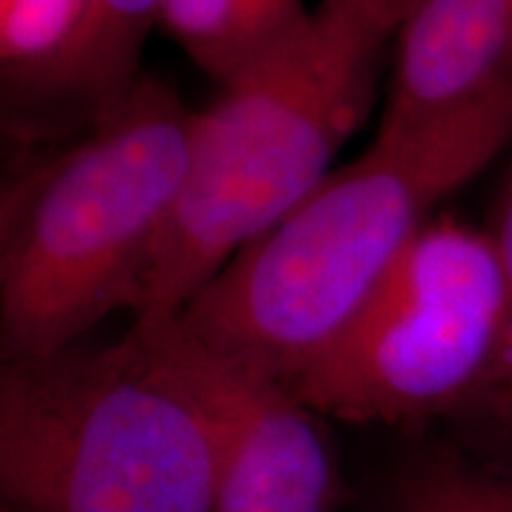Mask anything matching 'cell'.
Wrapping results in <instances>:
<instances>
[{
	"mask_svg": "<svg viewBox=\"0 0 512 512\" xmlns=\"http://www.w3.org/2000/svg\"><path fill=\"white\" fill-rule=\"evenodd\" d=\"M91 0H0L3 107L29 136L50 121L74 126V91Z\"/></svg>",
	"mask_w": 512,
	"mask_h": 512,
	"instance_id": "8",
	"label": "cell"
},
{
	"mask_svg": "<svg viewBox=\"0 0 512 512\" xmlns=\"http://www.w3.org/2000/svg\"><path fill=\"white\" fill-rule=\"evenodd\" d=\"M512 143V76L354 162L242 249L174 323L235 366L292 387L354 323L439 204Z\"/></svg>",
	"mask_w": 512,
	"mask_h": 512,
	"instance_id": "1",
	"label": "cell"
},
{
	"mask_svg": "<svg viewBox=\"0 0 512 512\" xmlns=\"http://www.w3.org/2000/svg\"><path fill=\"white\" fill-rule=\"evenodd\" d=\"M0 489L15 512H214L209 420L147 332L3 361Z\"/></svg>",
	"mask_w": 512,
	"mask_h": 512,
	"instance_id": "4",
	"label": "cell"
},
{
	"mask_svg": "<svg viewBox=\"0 0 512 512\" xmlns=\"http://www.w3.org/2000/svg\"><path fill=\"white\" fill-rule=\"evenodd\" d=\"M377 512H512V472L434 453L403 467Z\"/></svg>",
	"mask_w": 512,
	"mask_h": 512,
	"instance_id": "11",
	"label": "cell"
},
{
	"mask_svg": "<svg viewBox=\"0 0 512 512\" xmlns=\"http://www.w3.org/2000/svg\"><path fill=\"white\" fill-rule=\"evenodd\" d=\"M8 512H15V510H8Z\"/></svg>",
	"mask_w": 512,
	"mask_h": 512,
	"instance_id": "14",
	"label": "cell"
},
{
	"mask_svg": "<svg viewBox=\"0 0 512 512\" xmlns=\"http://www.w3.org/2000/svg\"><path fill=\"white\" fill-rule=\"evenodd\" d=\"M164 0H91L74 91L76 131L110 110L145 72L140 55Z\"/></svg>",
	"mask_w": 512,
	"mask_h": 512,
	"instance_id": "10",
	"label": "cell"
},
{
	"mask_svg": "<svg viewBox=\"0 0 512 512\" xmlns=\"http://www.w3.org/2000/svg\"><path fill=\"white\" fill-rule=\"evenodd\" d=\"M508 299L489 230L437 214L316 366L292 384L311 411L411 425L479 406Z\"/></svg>",
	"mask_w": 512,
	"mask_h": 512,
	"instance_id": "5",
	"label": "cell"
},
{
	"mask_svg": "<svg viewBox=\"0 0 512 512\" xmlns=\"http://www.w3.org/2000/svg\"><path fill=\"white\" fill-rule=\"evenodd\" d=\"M361 3L368 5L389 29L396 31L403 15H406L408 8L413 5V0H361Z\"/></svg>",
	"mask_w": 512,
	"mask_h": 512,
	"instance_id": "13",
	"label": "cell"
},
{
	"mask_svg": "<svg viewBox=\"0 0 512 512\" xmlns=\"http://www.w3.org/2000/svg\"><path fill=\"white\" fill-rule=\"evenodd\" d=\"M394 31L361 0H320L309 22L195 110L174 219L133 309V330L192 299L330 176L373 110Z\"/></svg>",
	"mask_w": 512,
	"mask_h": 512,
	"instance_id": "2",
	"label": "cell"
},
{
	"mask_svg": "<svg viewBox=\"0 0 512 512\" xmlns=\"http://www.w3.org/2000/svg\"><path fill=\"white\" fill-rule=\"evenodd\" d=\"M486 230H489L498 254V264H501L505 299H508V320H505L501 356H498L494 375L486 384V392L477 408H482L489 418L501 422V425L512 427V162L503 176L491 226Z\"/></svg>",
	"mask_w": 512,
	"mask_h": 512,
	"instance_id": "12",
	"label": "cell"
},
{
	"mask_svg": "<svg viewBox=\"0 0 512 512\" xmlns=\"http://www.w3.org/2000/svg\"><path fill=\"white\" fill-rule=\"evenodd\" d=\"M155 335L209 420L214 512H332L339 472L311 411L285 384L211 354L174 325Z\"/></svg>",
	"mask_w": 512,
	"mask_h": 512,
	"instance_id": "6",
	"label": "cell"
},
{
	"mask_svg": "<svg viewBox=\"0 0 512 512\" xmlns=\"http://www.w3.org/2000/svg\"><path fill=\"white\" fill-rule=\"evenodd\" d=\"M309 17L304 0H164L159 24L221 88L290 41Z\"/></svg>",
	"mask_w": 512,
	"mask_h": 512,
	"instance_id": "9",
	"label": "cell"
},
{
	"mask_svg": "<svg viewBox=\"0 0 512 512\" xmlns=\"http://www.w3.org/2000/svg\"><path fill=\"white\" fill-rule=\"evenodd\" d=\"M512 76V0H413L392 38L380 126L399 128L489 93Z\"/></svg>",
	"mask_w": 512,
	"mask_h": 512,
	"instance_id": "7",
	"label": "cell"
},
{
	"mask_svg": "<svg viewBox=\"0 0 512 512\" xmlns=\"http://www.w3.org/2000/svg\"><path fill=\"white\" fill-rule=\"evenodd\" d=\"M195 110L143 74L67 145L3 190L0 351H64L119 309H136L181 197Z\"/></svg>",
	"mask_w": 512,
	"mask_h": 512,
	"instance_id": "3",
	"label": "cell"
}]
</instances>
